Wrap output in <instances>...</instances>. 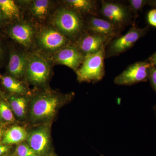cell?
Here are the masks:
<instances>
[{"label":"cell","mask_w":156,"mask_h":156,"mask_svg":"<svg viewBox=\"0 0 156 156\" xmlns=\"http://www.w3.org/2000/svg\"><path fill=\"white\" fill-rule=\"evenodd\" d=\"M147 60L149 62L152 66L156 67V52L152 55Z\"/></svg>","instance_id":"cell-27"},{"label":"cell","mask_w":156,"mask_h":156,"mask_svg":"<svg viewBox=\"0 0 156 156\" xmlns=\"http://www.w3.org/2000/svg\"><path fill=\"white\" fill-rule=\"evenodd\" d=\"M50 7V2L48 0L34 1L32 6V12L36 17L43 18L48 13Z\"/></svg>","instance_id":"cell-20"},{"label":"cell","mask_w":156,"mask_h":156,"mask_svg":"<svg viewBox=\"0 0 156 156\" xmlns=\"http://www.w3.org/2000/svg\"><path fill=\"white\" fill-rule=\"evenodd\" d=\"M101 3L100 12L105 19L121 29L131 22L133 14L128 6L109 1Z\"/></svg>","instance_id":"cell-5"},{"label":"cell","mask_w":156,"mask_h":156,"mask_svg":"<svg viewBox=\"0 0 156 156\" xmlns=\"http://www.w3.org/2000/svg\"><path fill=\"white\" fill-rule=\"evenodd\" d=\"M70 98V95L62 98L50 93L39 95L32 102L31 118L36 122L50 119L54 116L58 107Z\"/></svg>","instance_id":"cell-2"},{"label":"cell","mask_w":156,"mask_h":156,"mask_svg":"<svg viewBox=\"0 0 156 156\" xmlns=\"http://www.w3.org/2000/svg\"><path fill=\"white\" fill-rule=\"evenodd\" d=\"M149 1L146 0H129L128 1L129 9L134 17L138 15V12L141 11L144 6L147 5Z\"/></svg>","instance_id":"cell-23"},{"label":"cell","mask_w":156,"mask_h":156,"mask_svg":"<svg viewBox=\"0 0 156 156\" xmlns=\"http://www.w3.org/2000/svg\"><path fill=\"white\" fill-rule=\"evenodd\" d=\"M0 11L8 18L19 17V10L12 0H0Z\"/></svg>","instance_id":"cell-19"},{"label":"cell","mask_w":156,"mask_h":156,"mask_svg":"<svg viewBox=\"0 0 156 156\" xmlns=\"http://www.w3.org/2000/svg\"><path fill=\"white\" fill-rule=\"evenodd\" d=\"M149 30V26L141 28L133 26L125 35L118 37L109 43L105 50V57L119 56L131 49L138 40L146 34Z\"/></svg>","instance_id":"cell-3"},{"label":"cell","mask_w":156,"mask_h":156,"mask_svg":"<svg viewBox=\"0 0 156 156\" xmlns=\"http://www.w3.org/2000/svg\"><path fill=\"white\" fill-rule=\"evenodd\" d=\"M148 5L156 8V1H149Z\"/></svg>","instance_id":"cell-28"},{"label":"cell","mask_w":156,"mask_h":156,"mask_svg":"<svg viewBox=\"0 0 156 156\" xmlns=\"http://www.w3.org/2000/svg\"><path fill=\"white\" fill-rule=\"evenodd\" d=\"M2 84L9 92L17 94H23L26 89L23 84L11 76H4L1 77Z\"/></svg>","instance_id":"cell-17"},{"label":"cell","mask_w":156,"mask_h":156,"mask_svg":"<svg viewBox=\"0 0 156 156\" xmlns=\"http://www.w3.org/2000/svg\"><path fill=\"white\" fill-rule=\"evenodd\" d=\"M112 40L96 34H87L79 40L77 48L86 56L98 52L104 46L108 45Z\"/></svg>","instance_id":"cell-10"},{"label":"cell","mask_w":156,"mask_h":156,"mask_svg":"<svg viewBox=\"0 0 156 156\" xmlns=\"http://www.w3.org/2000/svg\"><path fill=\"white\" fill-rule=\"evenodd\" d=\"M30 147L38 156H52L50 133L48 129L40 128L30 132L27 136Z\"/></svg>","instance_id":"cell-8"},{"label":"cell","mask_w":156,"mask_h":156,"mask_svg":"<svg viewBox=\"0 0 156 156\" xmlns=\"http://www.w3.org/2000/svg\"><path fill=\"white\" fill-rule=\"evenodd\" d=\"M153 110L154 112L155 115L156 117V105L153 107Z\"/></svg>","instance_id":"cell-31"},{"label":"cell","mask_w":156,"mask_h":156,"mask_svg":"<svg viewBox=\"0 0 156 156\" xmlns=\"http://www.w3.org/2000/svg\"><path fill=\"white\" fill-rule=\"evenodd\" d=\"M73 10L77 12L95 15L97 10L95 1L90 0H67L65 1Z\"/></svg>","instance_id":"cell-16"},{"label":"cell","mask_w":156,"mask_h":156,"mask_svg":"<svg viewBox=\"0 0 156 156\" xmlns=\"http://www.w3.org/2000/svg\"><path fill=\"white\" fill-rule=\"evenodd\" d=\"M101 156H104L103 155H101Z\"/></svg>","instance_id":"cell-34"},{"label":"cell","mask_w":156,"mask_h":156,"mask_svg":"<svg viewBox=\"0 0 156 156\" xmlns=\"http://www.w3.org/2000/svg\"><path fill=\"white\" fill-rule=\"evenodd\" d=\"M3 55V51L2 48V47H1V45H0V60H1V59L2 58Z\"/></svg>","instance_id":"cell-29"},{"label":"cell","mask_w":156,"mask_h":156,"mask_svg":"<svg viewBox=\"0 0 156 156\" xmlns=\"http://www.w3.org/2000/svg\"><path fill=\"white\" fill-rule=\"evenodd\" d=\"M151 86L156 93V67L151 66L149 79Z\"/></svg>","instance_id":"cell-24"},{"label":"cell","mask_w":156,"mask_h":156,"mask_svg":"<svg viewBox=\"0 0 156 156\" xmlns=\"http://www.w3.org/2000/svg\"><path fill=\"white\" fill-rule=\"evenodd\" d=\"M50 74V68L46 60L34 56L29 59L25 75L29 82L35 85L45 83Z\"/></svg>","instance_id":"cell-7"},{"label":"cell","mask_w":156,"mask_h":156,"mask_svg":"<svg viewBox=\"0 0 156 156\" xmlns=\"http://www.w3.org/2000/svg\"><path fill=\"white\" fill-rule=\"evenodd\" d=\"M12 156L11 155V156Z\"/></svg>","instance_id":"cell-35"},{"label":"cell","mask_w":156,"mask_h":156,"mask_svg":"<svg viewBox=\"0 0 156 156\" xmlns=\"http://www.w3.org/2000/svg\"><path fill=\"white\" fill-rule=\"evenodd\" d=\"M0 117L8 122H13L15 119L11 108L4 101H0Z\"/></svg>","instance_id":"cell-22"},{"label":"cell","mask_w":156,"mask_h":156,"mask_svg":"<svg viewBox=\"0 0 156 156\" xmlns=\"http://www.w3.org/2000/svg\"><path fill=\"white\" fill-rule=\"evenodd\" d=\"M11 149L10 145L0 144V156H10Z\"/></svg>","instance_id":"cell-26"},{"label":"cell","mask_w":156,"mask_h":156,"mask_svg":"<svg viewBox=\"0 0 156 156\" xmlns=\"http://www.w3.org/2000/svg\"><path fill=\"white\" fill-rule=\"evenodd\" d=\"M39 41L42 47L48 50H56L64 46L67 39L63 34L53 29L43 31L40 34Z\"/></svg>","instance_id":"cell-12"},{"label":"cell","mask_w":156,"mask_h":156,"mask_svg":"<svg viewBox=\"0 0 156 156\" xmlns=\"http://www.w3.org/2000/svg\"><path fill=\"white\" fill-rule=\"evenodd\" d=\"M10 36L16 41L25 47L30 45L33 36V30L27 24H15L9 30Z\"/></svg>","instance_id":"cell-14"},{"label":"cell","mask_w":156,"mask_h":156,"mask_svg":"<svg viewBox=\"0 0 156 156\" xmlns=\"http://www.w3.org/2000/svg\"><path fill=\"white\" fill-rule=\"evenodd\" d=\"M29 58L23 53L12 52L10 54L8 70L13 77H21L25 74Z\"/></svg>","instance_id":"cell-13"},{"label":"cell","mask_w":156,"mask_h":156,"mask_svg":"<svg viewBox=\"0 0 156 156\" xmlns=\"http://www.w3.org/2000/svg\"><path fill=\"white\" fill-rule=\"evenodd\" d=\"M28 134L24 128L20 126H14L5 133L2 140V144L10 145L19 144L27 138Z\"/></svg>","instance_id":"cell-15"},{"label":"cell","mask_w":156,"mask_h":156,"mask_svg":"<svg viewBox=\"0 0 156 156\" xmlns=\"http://www.w3.org/2000/svg\"><path fill=\"white\" fill-rule=\"evenodd\" d=\"M2 140V136H0V144H2V143L1 142Z\"/></svg>","instance_id":"cell-33"},{"label":"cell","mask_w":156,"mask_h":156,"mask_svg":"<svg viewBox=\"0 0 156 156\" xmlns=\"http://www.w3.org/2000/svg\"><path fill=\"white\" fill-rule=\"evenodd\" d=\"M147 18L150 25L156 27V9H152L148 12Z\"/></svg>","instance_id":"cell-25"},{"label":"cell","mask_w":156,"mask_h":156,"mask_svg":"<svg viewBox=\"0 0 156 156\" xmlns=\"http://www.w3.org/2000/svg\"><path fill=\"white\" fill-rule=\"evenodd\" d=\"M54 23L60 31L71 36L79 34L83 26L80 16L76 11L71 9L60 10L56 15Z\"/></svg>","instance_id":"cell-6"},{"label":"cell","mask_w":156,"mask_h":156,"mask_svg":"<svg viewBox=\"0 0 156 156\" xmlns=\"http://www.w3.org/2000/svg\"><path fill=\"white\" fill-rule=\"evenodd\" d=\"M85 55L77 47L69 46L63 48L56 54V61L76 71L83 63Z\"/></svg>","instance_id":"cell-9"},{"label":"cell","mask_w":156,"mask_h":156,"mask_svg":"<svg viewBox=\"0 0 156 156\" xmlns=\"http://www.w3.org/2000/svg\"><path fill=\"white\" fill-rule=\"evenodd\" d=\"M104 46L98 52L86 55L81 66L76 71L80 82L97 83L105 74L104 59L107 46Z\"/></svg>","instance_id":"cell-1"},{"label":"cell","mask_w":156,"mask_h":156,"mask_svg":"<svg viewBox=\"0 0 156 156\" xmlns=\"http://www.w3.org/2000/svg\"><path fill=\"white\" fill-rule=\"evenodd\" d=\"M27 100L23 97H12L10 98V105L12 111L18 118L25 117L26 114Z\"/></svg>","instance_id":"cell-18"},{"label":"cell","mask_w":156,"mask_h":156,"mask_svg":"<svg viewBox=\"0 0 156 156\" xmlns=\"http://www.w3.org/2000/svg\"><path fill=\"white\" fill-rule=\"evenodd\" d=\"M12 156H38L27 144H19L14 150Z\"/></svg>","instance_id":"cell-21"},{"label":"cell","mask_w":156,"mask_h":156,"mask_svg":"<svg viewBox=\"0 0 156 156\" xmlns=\"http://www.w3.org/2000/svg\"><path fill=\"white\" fill-rule=\"evenodd\" d=\"M3 134V129L2 126H0V136H2Z\"/></svg>","instance_id":"cell-30"},{"label":"cell","mask_w":156,"mask_h":156,"mask_svg":"<svg viewBox=\"0 0 156 156\" xmlns=\"http://www.w3.org/2000/svg\"><path fill=\"white\" fill-rule=\"evenodd\" d=\"M151 65L148 61L137 62L129 66L114 79L119 86H131L149 79Z\"/></svg>","instance_id":"cell-4"},{"label":"cell","mask_w":156,"mask_h":156,"mask_svg":"<svg viewBox=\"0 0 156 156\" xmlns=\"http://www.w3.org/2000/svg\"></svg>","instance_id":"cell-36"},{"label":"cell","mask_w":156,"mask_h":156,"mask_svg":"<svg viewBox=\"0 0 156 156\" xmlns=\"http://www.w3.org/2000/svg\"><path fill=\"white\" fill-rule=\"evenodd\" d=\"M2 13L1 12V11H0V21H1V20H2Z\"/></svg>","instance_id":"cell-32"},{"label":"cell","mask_w":156,"mask_h":156,"mask_svg":"<svg viewBox=\"0 0 156 156\" xmlns=\"http://www.w3.org/2000/svg\"><path fill=\"white\" fill-rule=\"evenodd\" d=\"M88 28L91 33L112 39L118 36L121 30L107 20L95 17L89 20Z\"/></svg>","instance_id":"cell-11"}]
</instances>
